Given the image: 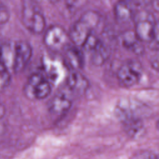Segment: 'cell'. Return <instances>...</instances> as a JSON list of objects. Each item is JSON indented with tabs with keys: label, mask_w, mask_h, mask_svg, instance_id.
Returning a JSON list of instances; mask_svg holds the SVG:
<instances>
[{
	"label": "cell",
	"mask_w": 159,
	"mask_h": 159,
	"mask_svg": "<svg viewBox=\"0 0 159 159\" xmlns=\"http://www.w3.org/2000/svg\"><path fill=\"white\" fill-rule=\"evenodd\" d=\"M51 92L49 81L40 73L32 74L24 87L25 94L30 99H43Z\"/></svg>",
	"instance_id": "5"
},
{
	"label": "cell",
	"mask_w": 159,
	"mask_h": 159,
	"mask_svg": "<svg viewBox=\"0 0 159 159\" xmlns=\"http://www.w3.org/2000/svg\"><path fill=\"white\" fill-rule=\"evenodd\" d=\"M119 116L122 120L125 131L130 137L136 138L143 134L144 127L139 118L129 114L128 112H123L119 109Z\"/></svg>",
	"instance_id": "8"
},
{
	"label": "cell",
	"mask_w": 159,
	"mask_h": 159,
	"mask_svg": "<svg viewBox=\"0 0 159 159\" xmlns=\"http://www.w3.org/2000/svg\"><path fill=\"white\" fill-rule=\"evenodd\" d=\"M100 20L99 14L93 10L84 12L71 27L69 39L75 46H83L88 37L94 32Z\"/></svg>",
	"instance_id": "2"
},
{
	"label": "cell",
	"mask_w": 159,
	"mask_h": 159,
	"mask_svg": "<svg viewBox=\"0 0 159 159\" xmlns=\"http://www.w3.org/2000/svg\"><path fill=\"white\" fill-rule=\"evenodd\" d=\"M65 54V60L68 65L74 70L83 68L84 65V55L81 50L77 46L67 44L63 49Z\"/></svg>",
	"instance_id": "11"
},
{
	"label": "cell",
	"mask_w": 159,
	"mask_h": 159,
	"mask_svg": "<svg viewBox=\"0 0 159 159\" xmlns=\"http://www.w3.org/2000/svg\"><path fill=\"white\" fill-rule=\"evenodd\" d=\"M133 19L135 23L134 31L139 39L149 43L152 48L157 50L158 27L153 14L147 10H140L134 14Z\"/></svg>",
	"instance_id": "1"
},
{
	"label": "cell",
	"mask_w": 159,
	"mask_h": 159,
	"mask_svg": "<svg viewBox=\"0 0 159 159\" xmlns=\"http://www.w3.org/2000/svg\"><path fill=\"white\" fill-rule=\"evenodd\" d=\"M14 60V46L5 43L0 45V63L9 70L12 69Z\"/></svg>",
	"instance_id": "15"
},
{
	"label": "cell",
	"mask_w": 159,
	"mask_h": 159,
	"mask_svg": "<svg viewBox=\"0 0 159 159\" xmlns=\"http://www.w3.org/2000/svg\"><path fill=\"white\" fill-rule=\"evenodd\" d=\"M71 96L66 93H59L52 98L49 103V111L52 114L61 116L65 114L71 107Z\"/></svg>",
	"instance_id": "9"
},
{
	"label": "cell",
	"mask_w": 159,
	"mask_h": 159,
	"mask_svg": "<svg viewBox=\"0 0 159 159\" xmlns=\"http://www.w3.org/2000/svg\"><path fill=\"white\" fill-rule=\"evenodd\" d=\"M32 55V48L29 42L19 40L14 45L12 69L15 73L22 72L28 65Z\"/></svg>",
	"instance_id": "7"
},
{
	"label": "cell",
	"mask_w": 159,
	"mask_h": 159,
	"mask_svg": "<svg viewBox=\"0 0 159 159\" xmlns=\"http://www.w3.org/2000/svg\"><path fill=\"white\" fill-rule=\"evenodd\" d=\"M9 12L7 8L0 4V23H4L9 19Z\"/></svg>",
	"instance_id": "18"
},
{
	"label": "cell",
	"mask_w": 159,
	"mask_h": 159,
	"mask_svg": "<svg viewBox=\"0 0 159 159\" xmlns=\"http://www.w3.org/2000/svg\"><path fill=\"white\" fill-rule=\"evenodd\" d=\"M91 60L94 65L102 64L109 57V51L102 41L99 40L96 46L91 50Z\"/></svg>",
	"instance_id": "14"
},
{
	"label": "cell",
	"mask_w": 159,
	"mask_h": 159,
	"mask_svg": "<svg viewBox=\"0 0 159 159\" xmlns=\"http://www.w3.org/2000/svg\"><path fill=\"white\" fill-rule=\"evenodd\" d=\"M22 21L31 32L42 33L45 27V19L40 6L34 1H24L22 9Z\"/></svg>",
	"instance_id": "3"
},
{
	"label": "cell",
	"mask_w": 159,
	"mask_h": 159,
	"mask_svg": "<svg viewBox=\"0 0 159 159\" xmlns=\"http://www.w3.org/2000/svg\"><path fill=\"white\" fill-rule=\"evenodd\" d=\"M142 71V67L139 61L135 60L126 61L119 67L117 72L119 84L125 88L133 86L140 80Z\"/></svg>",
	"instance_id": "4"
},
{
	"label": "cell",
	"mask_w": 159,
	"mask_h": 159,
	"mask_svg": "<svg viewBox=\"0 0 159 159\" xmlns=\"http://www.w3.org/2000/svg\"><path fill=\"white\" fill-rule=\"evenodd\" d=\"M122 42L124 47L133 53L141 55L144 52V47L134 30H127L122 35Z\"/></svg>",
	"instance_id": "12"
},
{
	"label": "cell",
	"mask_w": 159,
	"mask_h": 159,
	"mask_svg": "<svg viewBox=\"0 0 159 159\" xmlns=\"http://www.w3.org/2000/svg\"><path fill=\"white\" fill-rule=\"evenodd\" d=\"M130 159H158V157L152 151L142 150L135 152Z\"/></svg>",
	"instance_id": "17"
},
{
	"label": "cell",
	"mask_w": 159,
	"mask_h": 159,
	"mask_svg": "<svg viewBox=\"0 0 159 159\" xmlns=\"http://www.w3.org/2000/svg\"><path fill=\"white\" fill-rule=\"evenodd\" d=\"M66 84L70 91L81 93L85 91L88 83L87 80L81 73L74 71L70 73L66 78Z\"/></svg>",
	"instance_id": "13"
},
{
	"label": "cell",
	"mask_w": 159,
	"mask_h": 159,
	"mask_svg": "<svg viewBox=\"0 0 159 159\" xmlns=\"http://www.w3.org/2000/svg\"><path fill=\"white\" fill-rule=\"evenodd\" d=\"M134 2L120 1L116 3L114 8L116 19L120 23H127L131 21L134 16Z\"/></svg>",
	"instance_id": "10"
},
{
	"label": "cell",
	"mask_w": 159,
	"mask_h": 159,
	"mask_svg": "<svg viewBox=\"0 0 159 159\" xmlns=\"http://www.w3.org/2000/svg\"><path fill=\"white\" fill-rule=\"evenodd\" d=\"M5 111L6 109L4 105H2V104H0V119L4 116L5 114Z\"/></svg>",
	"instance_id": "19"
},
{
	"label": "cell",
	"mask_w": 159,
	"mask_h": 159,
	"mask_svg": "<svg viewBox=\"0 0 159 159\" xmlns=\"http://www.w3.org/2000/svg\"><path fill=\"white\" fill-rule=\"evenodd\" d=\"M68 34L60 25H53L46 30L43 41L50 50L57 51L63 49L68 44Z\"/></svg>",
	"instance_id": "6"
},
{
	"label": "cell",
	"mask_w": 159,
	"mask_h": 159,
	"mask_svg": "<svg viewBox=\"0 0 159 159\" xmlns=\"http://www.w3.org/2000/svg\"><path fill=\"white\" fill-rule=\"evenodd\" d=\"M11 73L9 70L2 63H0V89L7 87L11 82Z\"/></svg>",
	"instance_id": "16"
}]
</instances>
